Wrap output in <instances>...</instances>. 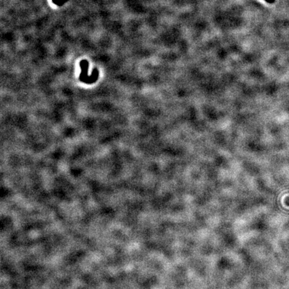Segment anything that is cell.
Listing matches in <instances>:
<instances>
[{"instance_id": "2", "label": "cell", "mask_w": 289, "mask_h": 289, "mask_svg": "<svg viewBox=\"0 0 289 289\" xmlns=\"http://www.w3.org/2000/svg\"><path fill=\"white\" fill-rule=\"evenodd\" d=\"M265 1L269 3H273L275 1V0H265Z\"/></svg>"}, {"instance_id": "1", "label": "cell", "mask_w": 289, "mask_h": 289, "mask_svg": "<svg viewBox=\"0 0 289 289\" xmlns=\"http://www.w3.org/2000/svg\"><path fill=\"white\" fill-rule=\"evenodd\" d=\"M54 2L57 4H62L64 2V0H54Z\"/></svg>"}]
</instances>
